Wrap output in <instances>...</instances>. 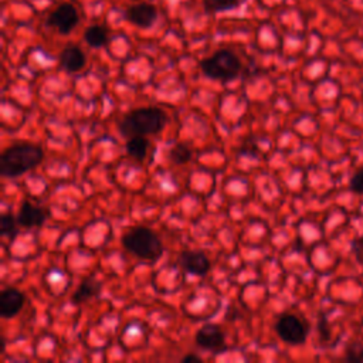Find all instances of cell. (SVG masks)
I'll return each instance as SVG.
<instances>
[{
  "mask_svg": "<svg viewBox=\"0 0 363 363\" xmlns=\"http://www.w3.org/2000/svg\"><path fill=\"white\" fill-rule=\"evenodd\" d=\"M84 40L86 43L92 47V49H101V47H105L108 40H110V34L108 30L101 26V25H92L88 26L84 32Z\"/></svg>",
  "mask_w": 363,
  "mask_h": 363,
  "instance_id": "obj_13",
  "label": "cell"
},
{
  "mask_svg": "<svg viewBox=\"0 0 363 363\" xmlns=\"http://www.w3.org/2000/svg\"><path fill=\"white\" fill-rule=\"evenodd\" d=\"M47 218V214L45 209L38 208L36 205H32L30 201H23L18 208L17 212V221L18 226L30 229V227H38L42 226Z\"/></svg>",
  "mask_w": 363,
  "mask_h": 363,
  "instance_id": "obj_11",
  "label": "cell"
},
{
  "mask_svg": "<svg viewBox=\"0 0 363 363\" xmlns=\"http://www.w3.org/2000/svg\"><path fill=\"white\" fill-rule=\"evenodd\" d=\"M182 362H185V363H188V362H201V358H199L195 353H190V355H186V356L182 358Z\"/></svg>",
  "mask_w": 363,
  "mask_h": 363,
  "instance_id": "obj_21",
  "label": "cell"
},
{
  "mask_svg": "<svg viewBox=\"0 0 363 363\" xmlns=\"http://www.w3.org/2000/svg\"><path fill=\"white\" fill-rule=\"evenodd\" d=\"M79 22L78 10L73 3H62L49 16L47 25L55 29L60 34L71 33Z\"/></svg>",
  "mask_w": 363,
  "mask_h": 363,
  "instance_id": "obj_6",
  "label": "cell"
},
{
  "mask_svg": "<svg viewBox=\"0 0 363 363\" xmlns=\"http://www.w3.org/2000/svg\"><path fill=\"white\" fill-rule=\"evenodd\" d=\"M275 332L288 345H302L308 336V325L294 314H282L275 324Z\"/></svg>",
  "mask_w": 363,
  "mask_h": 363,
  "instance_id": "obj_5",
  "label": "cell"
},
{
  "mask_svg": "<svg viewBox=\"0 0 363 363\" xmlns=\"http://www.w3.org/2000/svg\"><path fill=\"white\" fill-rule=\"evenodd\" d=\"M347 362H363V345L360 344H352L345 356Z\"/></svg>",
  "mask_w": 363,
  "mask_h": 363,
  "instance_id": "obj_20",
  "label": "cell"
},
{
  "mask_svg": "<svg viewBox=\"0 0 363 363\" xmlns=\"http://www.w3.org/2000/svg\"><path fill=\"white\" fill-rule=\"evenodd\" d=\"M25 294L17 288H6L0 294V315L3 318H13L25 305Z\"/></svg>",
  "mask_w": 363,
  "mask_h": 363,
  "instance_id": "obj_10",
  "label": "cell"
},
{
  "mask_svg": "<svg viewBox=\"0 0 363 363\" xmlns=\"http://www.w3.org/2000/svg\"><path fill=\"white\" fill-rule=\"evenodd\" d=\"M125 18L139 29H149L158 20V9L151 3H136L127 9Z\"/></svg>",
  "mask_w": 363,
  "mask_h": 363,
  "instance_id": "obj_7",
  "label": "cell"
},
{
  "mask_svg": "<svg viewBox=\"0 0 363 363\" xmlns=\"http://www.w3.org/2000/svg\"><path fill=\"white\" fill-rule=\"evenodd\" d=\"M17 225H18L17 217L14 218L13 214L5 213L2 216V218H0V230H2V236H5V237L9 236L13 238L17 233Z\"/></svg>",
  "mask_w": 363,
  "mask_h": 363,
  "instance_id": "obj_17",
  "label": "cell"
},
{
  "mask_svg": "<svg viewBox=\"0 0 363 363\" xmlns=\"http://www.w3.org/2000/svg\"><path fill=\"white\" fill-rule=\"evenodd\" d=\"M179 264L189 274L203 277L209 273L212 264L209 257L203 251H184L179 255Z\"/></svg>",
  "mask_w": 363,
  "mask_h": 363,
  "instance_id": "obj_9",
  "label": "cell"
},
{
  "mask_svg": "<svg viewBox=\"0 0 363 363\" xmlns=\"http://www.w3.org/2000/svg\"><path fill=\"white\" fill-rule=\"evenodd\" d=\"M195 342L201 349L217 352L225 348V334L217 325L208 324L196 332Z\"/></svg>",
  "mask_w": 363,
  "mask_h": 363,
  "instance_id": "obj_8",
  "label": "cell"
},
{
  "mask_svg": "<svg viewBox=\"0 0 363 363\" xmlns=\"http://www.w3.org/2000/svg\"><path fill=\"white\" fill-rule=\"evenodd\" d=\"M101 282L94 279V278H87L86 281H83L82 284H79L73 295L74 302L77 304H82V302H86L94 297H97L101 291Z\"/></svg>",
  "mask_w": 363,
  "mask_h": 363,
  "instance_id": "obj_14",
  "label": "cell"
},
{
  "mask_svg": "<svg viewBox=\"0 0 363 363\" xmlns=\"http://www.w3.org/2000/svg\"><path fill=\"white\" fill-rule=\"evenodd\" d=\"M241 0H203V8L208 12H227L236 9Z\"/></svg>",
  "mask_w": 363,
  "mask_h": 363,
  "instance_id": "obj_16",
  "label": "cell"
},
{
  "mask_svg": "<svg viewBox=\"0 0 363 363\" xmlns=\"http://www.w3.org/2000/svg\"><path fill=\"white\" fill-rule=\"evenodd\" d=\"M149 142L145 136H132L128 138L127 152L136 160H142L147 156Z\"/></svg>",
  "mask_w": 363,
  "mask_h": 363,
  "instance_id": "obj_15",
  "label": "cell"
},
{
  "mask_svg": "<svg viewBox=\"0 0 363 363\" xmlns=\"http://www.w3.org/2000/svg\"><path fill=\"white\" fill-rule=\"evenodd\" d=\"M45 158L43 149L30 142H20L8 148L0 156V171L3 176L17 177L36 168Z\"/></svg>",
  "mask_w": 363,
  "mask_h": 363,
  "instance_id": "obj_1",
  "label": "cell"
},
{
  "mask_svg": "<svg viewBox=\"0 0 363 363\" xmlns=\"http://www.w3.org/2000/svg\"><path fill=\"white\" fill-rule=\"evenodd\" d=\"M201 73L212 79L229 82L238 75L241 70V62L231 50H218L200 63Z\"/></svg>",
  "mask_w": 363,
  "mask_h": 363,
  "instance_id": "obj_4",
  "label": "cell"
},
{
  "mask_svg": "<svg viewBox=\"0 0 363 363\" xmlns=\"http://www.w3.org/2000/svg\"><path fill=\"white\" fill-rule=\"evenodd\" d=\"M123 246L138 258L155 261L162 255L164 246L159 236L148 227H134L123 237Z\"/></svg>",
  "mask_w": 363,
  "mask_h": 363,
  "instance_id": "obj_3",
  "label": "cell"
},
{
  "mask_svg": "<svg viewBox=\"0 0 363 363\" xmlns=\"http://www.w3.org/2000/svg\"><path fill=\"white\" fill-rule=\"evenodd\" d=\"M168 116L162 110L155 107L136 108L123 118L119 129L127 138L148 136L162 131Z\"/></svg>",
  "mask_w": 363,
  "mask_h": 363,
  "instance_id": "obj_2",
  "label": "cell"
},
{
  "mask_svg": "<svg viewBox=\"0 0 363 363\" xmlns=\"http://www.w3.org/2000/svg\"><path fill=\"white\" fill-rule=\"evenodd\" d=\"M171 158L175 164L177 165H184V164H188L190 158H192V151L186 147V145H176L175 148H172L171 151Z\"/></svg>",
  "mask_w": 363,
  "mask_h": 363,
  "instance_id": "obj_18",
  "label": "cell"
},
{
  "mask_svg": "<svg viewBox=\"0 0 363 363\" xmlns=\"http://www.w3.org/2000/svg\"><path fill=\"white\" fill-rule=\"evenodd\" d=\"M349 189H351L353 193L363 196V166L359 168V169L353 173V176H352V179H351V182H349Z\"/></svg>",
  "mask_w": 363,
  "mask_h": 363,
  "instance_id": "obj_19",
  "label": "cell"
},
{
  "mask_svg": "<svg viewBox=\"0 0 363 363\" xmlns=\"http://www.w3.org/2000/svg\"><path fill=\"white\" fill-rule=\"evenodd\" d=\"M60 64L67 73H78L86 67L87 57L79 47L67 46L60 54Z\"/></svg>",
  "mask_w": 363,
  "mask_h": 363,
  "instance_id": "obj_12",
  "label": "cell"
}]
</instances>
